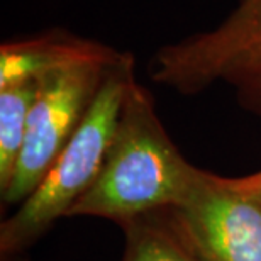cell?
<instances>
[{
  "label": "cell",
  "mask_w": 261,
  "mask_h": 261,
  "mask_svg": "<svg viewBox=\"0 0 261 261\" xmlns=\"http://www.w3.org/2000/svg\"><path fill=\"white\" fill-rule=\"evenodd\" d=\"M234 184L241 192H244L248 197H251L254 202L261 205V170L253 175L234 178Z\"/></svg>",
  "instance_id": "9c48e42d"
},
{
  "label": "cell",
  "mask_w": 261,
  "mask_h": 261,
  "mask_svg": "<svg viewBox=\"0 0 261 261\" xmlns=\"http://www.w3.org/2000/svg\"><path fill=\"white\" fill-rule=\"evenodd\" d=\"M202 176L203 170L189 163L171 141L149 90L134 76L102 168L66 217H102L124 226L180 205Z\"/></svg>",
  "instance_id": "6da1fadb"
},
{
  "label": "cell",
  "mask_w": 261,
  "mask_h": 261,
  "mask_svg": "<svg viewBox=\"0 0 261 261\" xmlns=\"http://www.w3.org/2000/svg\"><path fill=\"white\" fill-rule=\"evenodd\" d=\"M166 216L200 261H261V205L234 178L203 171L189 198Z\"/></svg>",
  "instance_id": "5b68a950"
},
{
  "label": "cell",
  "mask_w": 261,
  "mask_h": 261,
  "mask_svg": "<svg viewBox=\"0 0 261 261\" xmlns=\"http://www.w3.org/2000/svg\"><path fill=\"white\" fill-rule=\"evenodd\" d=\"M149 73L181 95H197L222 82L246 111L261 114V0H239L214 29L161 46Z\"/></svg>",
  "instance_id": "277c9868"
},
{
  "label": "cell",
  "mask_w": 261,
  "mask_h": 261,
  "mask_svg": "<svg viewBox=\"0 0 261 261\" xmlns=\"http://www.w3.org/2000/svg\"><path fill=\"white\" fill-rule=\"evenodd\" d=\"M121 56L106 44L78 38L70 53L38 78L28 138L12 178L2 190L5 205L20 203L41 184Z\"/></svg>",
  "instance_id": "3957f363"
},
{
  "label": "cell",
  "mask_w": 261,
  "mask_h": 261,
  "mask_svg": "<svg viewBox=\"0 0 261 261\" xmlns=\"http://www.w3.org/2000/svg\"><path fill=\"white\" fill-rule=\"evenodd\" d=\"M78 38L61 34L58 38H36L5 43L0 49V85L38 78L58 65L73 49Z\"/></svg>",
  "instance_id": "ba28073f"
},
{
  "label": "cell",
  "mask_w": 261,
  "mask_h": 261,
  "mask_svg": "<svg viewBox=\"0 0 261 261\" xmlns=\"http://www.w3.org/2000/svg\"><path fill=\"white\" fill-rule=\"evenodd\" d=\"M38 80L0 85V192L12 178L29 129Z\"/></svg>",
  "instance_id": "8992f818"
},
{
  "label": "cell",
  "mask_w": 261,
  "mask_h": 261,
  "mask_svg": "<svg viewBox=\"0 0 261 261\" xmlns=\"http://www.w3.org/2000/svg\"><path fill=\"white\" fill-rule=\"evenodd\" d=\"M126 248L122 261H200L175 231L166 211L124 224Z\"/></svg>",
  "instance_id": "52a82bcc"
},
{
  "label": "cell",
  "mask_w": 261,
  "mask_h": 261,
  "mask_svg": "<svg viewBox=\"0 0 261 261\" xmlns=\"http://www.w3.org/2000/svg\"><path fill=\"white\" fill-rule=\"evenodd\" d=\"M134 60L122 53L109 70L87 116L28 198L0 226L4 254L20 253L43 236L95 181L112 143L130 80Z\"/></svg>",
  "instance_id": "7a4b0ae2"
}]
</instances>
